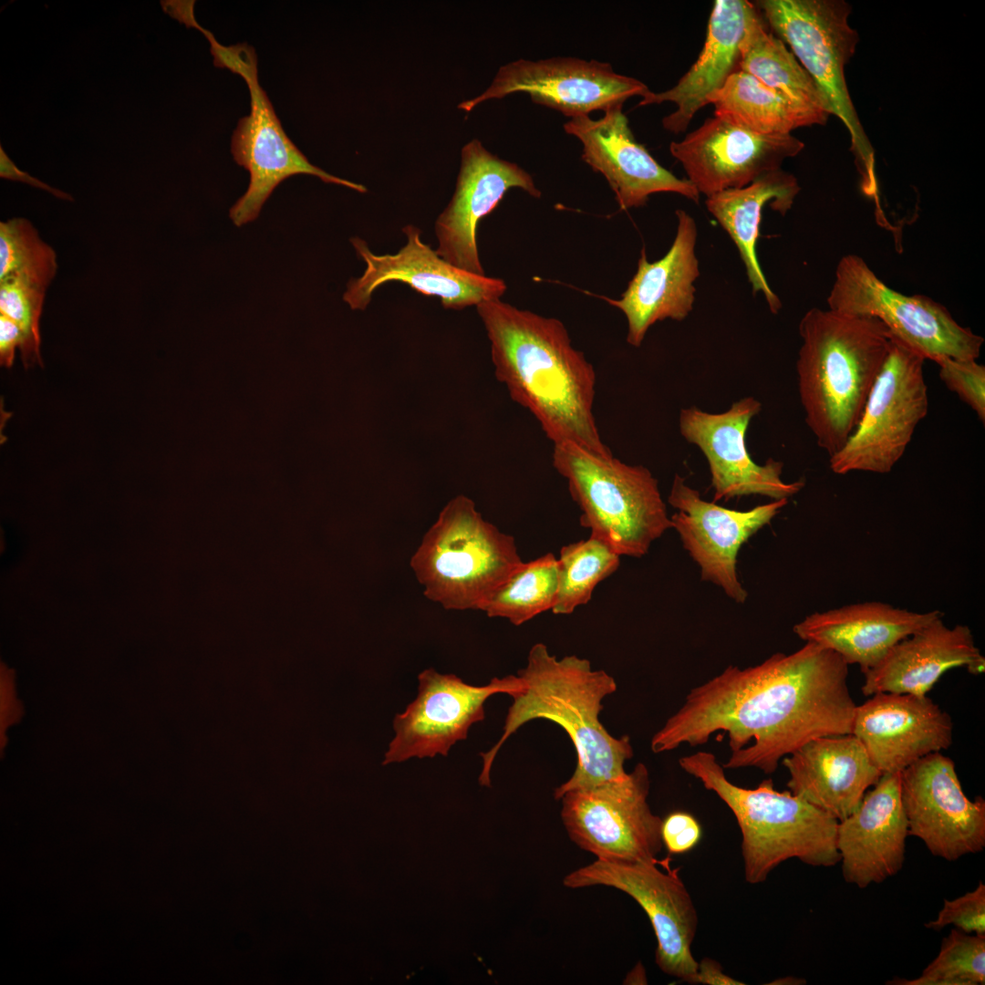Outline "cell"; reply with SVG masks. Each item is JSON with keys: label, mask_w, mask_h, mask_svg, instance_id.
<instances>
[{"label": "cell", "mask_w": 985, "mask_h": 985, "mask_svg": "<svg viewBox=\"0 0 985 985\" xmlns=\"http://www.w3.org/2000/svg\"><path fill=\"white\" fill-rule=\"evenodd\" d=\"M848 666L814 642L745 669L730 665L690 690L653 735L650 748L661 753L694 747L723 731L731 748L724 769L772 773L806 742L852 733L856 704L847 685Z\"/></svg>", "instance_id": "1"}, {"label": "cell", "mask_w": 985, "mask_h": 985, "mask_svg": "<svg viewBox=\"0 0 985 985\" xmlns=\"http://www.w3.org/2000/svg\"><path fill=\"white\" fill-rule=\"evenodd\" d=\"M496 378L528 410L545 436L597 456L613 455L594 416L596 372L572 345L564 323L501 299L479 304Z\"/></svg>", "instance_id": "2"}, {"label": "cell", "mask_w": 985, "mask_h": 985, "mask_svg": "<svg viewBox=\"0 0 985 985\" xmlns=\"http://www.w3.org/2000/svg\"><path fill=\"white\" fill-rule=\"evenodd\" d=\"M517 676L521 689L513 693L499 741L481 753L482 786H491L490 772L493 761L506 740L525 723L544 719L568 734L576 753V766L572 776L554 793L556 800L568 791L597 786L624 778L627 760L633 757L628 736H612L599 721L602 700L617 690L612 676L602 669H593L586 658L575 655L557 658L544 643L531 648L526 667Z\"/></svg>", "instance_id": "3"}, {"label": "cell", "mask_w": 985, "mask_h": 985, "mask_svg": "<svg viewBox=\"0 0 985 985\" xmlns=\"http://www.w3.org/2000/svg\"><path fill=\"white\" fill-rule=\"evenodd\" d=\"M798 329L800 401L817 445L830 457L855 430L891 335L875 317L817 307L804 315Z\"/></svg>", "instance_id": "4"}, {"label": "cell", "mask_w": 985, "mask_h": 985, "mask_svg": "<svg viewBox=\"0 0 985 985\" xmlns=\"http://www.w3.org/2000/svg\"><path fill=\"white\" fill-rule=\"evenodd\" d=\"M679 763L734 814L741 833L746 882L762 883L775 867L792 858L812 866L830 867L839 863L838 821L827 813L790 791L775 790L771 779L753 789L734 784L710 752L683 756Z\"/></svg>", "instance_id": "5"}, {"label": "cell", "mask_w": 985, "mask_h": 985, "mask_svg": "<svg viewBox=\"0 0 985 985\" xmlns=\"http://www.w3.org/2000/svg\"><path fill=\"white\" fill-rule=\"evenodd\" d=\"M552 461L581 511L580 524L618 555L641 557L671 529L658 482L645 466L571 442L555 444Z\"/></svg>", "instance_id": "6"}, {"label": "cell", "mask_w": 985, "mask_h": 985, "mask_svg": "<svg viewBox=\"0 0 985 985\" xmlns=\"http://www.w3.org/2000/svg\"><path fill=\"white\" fill-rule=\"evenodd\" d=\"M523 562L514 538L457 495L425 533L410 567L429 600L448 610H479Z\"/></svg>", "instance_id": "7"}, {"label": "cell", "mask_w": 985, "mask_h": 985, "mask_svg": "<svg viewBox=\"0 0 985 985\" xmlns=\"http://www.w3.org/2000/svg\"><path fill=\"white\" fill-rule=\"evenodd\" d=\"M753 5L808 73L829 115H835L845 124L862 177V190L876 200L874 150L845 77V67L858 43V34L848 23L850 5L843 0H759Z\"/></svg>", "instance_id": "8"}, {"label": "cell", "mask_w": 985, "mask_h": 985, "mask_svg": "<svg viewBox=\"0 0 985 985\" xmlns=\"http://www.w3.org/2000/svg\"><path fill=\"white\" fill-rule=\"evenodd\" d=\"M195 29L208 40L213 65L239 75L249 89L250 112L239 119L231 140L234 161L250 174L247 191L230 209V218L236 226L254 221L278 184L296 174L314 175L327 183L342 185L360 193L367 192L362 184L313 165L289 139L259 83L257 57L253 47L246 43L223 46L200 24Z\"/></svg>", "instance_id": "9"}, {"label": "cell", "mask_w": 985, "mask_h": 985, "mask_svg": "<svg viewBox=\"0 0 985 985\" xmlns=\"http://www.w3.org/2000/svg\"><path fill=\"white\" fill-rule=\"evenodd\" d=\"M925 360L891 336L887 357L855 430L844 446L830 456L833 472H891L928 411Z\"/></svg>", "instance_id": "10"}, {"label": "cell", "mask_w": 985, "mask_h": 985, "mask_svg": "<svg viewBox=\"0 0 985 985\" xmlns=\"http://www.w3.org/2000/svg\"><path fill=\"white\" fill-rule=\"evenodd\" d=\"M827 303L835 311L880 320L892 337L934 362L943 358L977 360L984 343L939 303L888 287L856 254L839 261Z\"/></svg>", "instance_id": "11"}, {"label": "cell", "mask_w": 985, "mask_h": 985, "mask_svg": "<svg viewBox=\"0 0 985 985\" xmlns=\"http://www.w3.org/2000/svg\"><path fill=\"white\" fill-rule=\"evenodd\" d=\"M669 856L657 861L596 859L565 876L569 888L605 886L631 897L645 911L656 938V963L665 974L696 984L698 961L691 945L698 914L679 867Z\"/></svg>", "instance_id": "12"}, {"label": "cell", "mask_w": 985, "mask_h": 985, "mask_svg": "<svg viewBox=\"0 0 985 985\" xmlns=\"http://www.w3.org/2000/svg\"><path fill=\"white\" fill-rule=\"evenodd\" d=\"M649 773L638 762L621 779L566 792L561 818L569 838L606 861H657L662 819L648 804Z\"/></svg>", "instance_id": "13"}, {"label": "cell", "mask_w": 985, "mask_h": 985, "mask_svg": "<svg viewBox=\"0 0 985 985\" xmlns=\"http://www.w3.org/2000/svg\"><path fill=\"white\" fill-rule=\"evenodd\" d=\"M419 693L393 720L395 736L383 765L411 758L446 756L465 740L471 726L485 718L484 704L493 695L511 696L522 687L518 676L493 678L483 686L464 682L454 674L427 669L418 676Z\"/></svg>", "instance_id": "14"}, {"label": "cell", "mask_w": 985, "mask_h": 985, "mask_svg": "<svg viewBox=\"0 0 985 985\" xmlns=\"http://www.w3.org/2000/svg\"><path fill=\"white\" fill-rule=\"evenodd\" d=\"M900 795L908 835L948 861L985 847V800L964 793L949 757L936 752L900 772Z\"/></svg>", "instance_id": "15"}, {"label": "cell", "mask_w": 985, "mask_h": 985, "mask_svg": "<svg viewBox=\"0 0 985 985\" xmlns=\"http://www.w3.org/2000/svg\"><path fill=\"white\" fill-rule=\"evenodd\" d=\"M648 91L645 83L615 72L607 62L575 57L519 59L502 67L482 94L458 108L469 112L485 100L524 92L534 103L573 118L623 107L629 98H643Z\"/></svg>", "instance_id": "16"}, {"label": "cell", "mask_w": 985, "mask_h": 985, "mask_svg": "<svg viewBox=\"0 0 985 985\" xmlns=\"http://www.w3.org/2000/svg\"><path fill=\"white\" fill-rule=\"evenodd\" d=\"M761 410V402L751 396L734 401L721 413L694 406L680 410L679 432L708 461L713 502L748 495L788 500L804 487V480L786 482L782 479V461L770 458L758 464L751 457L746 433L752 419Z\"/></svg>", "instance_id": "17"}, {"label": "cell", "mask_w": 985, "mask_h": 985, "mask_svg": "<svg viewBox=\"0 0 985 985\" xmlns=\"http://www.w3.org/2000/svg\"><path fill=\"white\" fill-rule=\"evenodd\" d=\"M402 232L407 242L393 254H376L361 238L350 239L366 264L363 275L352 278L343 294V300L351 309L365 310L375 290L394 281L424 296L439 297L445 308L456 310L501 299L505 293L507 286L503 279L472 274L442 259L421 240L418 227L408 224Z\"/></svg>", "instance_id": "18"}, {"label": "cell", "mask_w": 985, "mask_h": 985, "mask_svg": "<svg viewBox=\"0 0 985 985\" xmlns=\"http://www.w3.org/2000/svg\"><path fill=\"white\" fill-rule=\"evenodd\" d=\"M668 502L677 510L670 516L671 528L699 565L701 579L721 587L736 603L743 604L748 593L737 573L741 546L769 524L788 500H773L746 511L728 509L705 501L682 476L675 474Z\"/></svg>", "instance_id": "19"}, {"label": "cell", "mask_w": 985, "mask_h": 985, "mask_svg": "<svg viewBox=\"0 0 985 985\" xmlns=\"http://www.w3.org/2000/svg\"><path fill=\"white\" fill-rule=\"evenodd\" d=\"M804 144L792 134H758L721 118L707 119L681 140L669 144L687 180L700 194L747 186L763 174L781 169Z\"/></svg>", "instance_id": "20"}, {"label": "cell", "mask_w": 985, "mask_h": 985, "mask_svg": "<svg viewBox=\"0 0 985 985\" xmlns=\"http://www.w3.org/2000/svg\"><path fill=\"white\" fill-rule=\"evenodd\" d=\"M541 197L531 174L519 165L488 151L478 140L461 150V163L451 201L435 222L437 254L457 268L485 275L478 254L476 232L509 189Z\"/></svg>", "instance_id": "21"}, {"label": "cell", "mask_w": 985, "mask_h": 985, "mask_svg": "<svg viewBox=\"0 0 985 985\" xmlns=\"http://www.w3.org/2000/svg\"><path fill=\"white\" fill-rule=\"evenodd\" d=\"M622 108L610 109L598 119L583 115L564 124L565 131L580 140L582 160L608 182L620 210L641 207L658 192L676 193L698 203L700 194L691 182L661 166L636 140Z\"/></svg>", "instance_id": "22"}, {"label": "cell", "mask_w": 985, "mask_h": 985, "mask_svg": "<svg viewBox=\"0 0 985 985\" xmlns=\"http://www.w3.org/2000/svg\"><path fill=\"white\" fill-rule=\"evenodd\" d=\"M852 733L882 774L895 773L949 749L953 722L927 695L878 692L856 705Z\"/></svg>", "instance_id": "23"}, {"label": "cell", "mask_w": 985, "mask_h": 985, "mask_svg": "<svg viewBox=\"0 0 985 985\" xmlns=\"http://www.w3.org/2000/svg\"><path fill=\"white\" fill-rule=\"evenodd\" d=\"M677 232L666 254L648 262L642 248L638 269L618 299L603 297L621 310L627 322V342L638 347L648 330L666 319L684 320L692 311L700 276L697 224L686 211H676Z\"/></svg>", "instance_id": "24"}, {"label": "cell", "mask_w": 985, "mask_h": 985, "mask_svg": "<svg viewBox=\"0 0 985 985\" xmlns=\"http://www.w3.org/2000/svg\"><path fill=\"white\" fill-rule=\"evenodd\" d=\"M907 836L900 772L883 773L857 808L838 822L836 848L845 881L866 888L897 874Z\"/></svg>", "instance_id": "25"}, {"label": "cell", "mask_w": 985, "mask_h": 985, "mask_svg": "<svg viewBox=\"0 0 985 985\" xmlns=\"http://www.w3.org/2000/svg\"><path fill=\"white\" fill-rule=\"evenodd\" d=\"M789 791L838 822L859 805L881 772L853 733L814 739L782 760Z\"/></svg>", "instance_id": "26"}, {"label": "cell", "mask_w": 985, "mask_h": 985, "mask_svg": "<svg viewBox=\"0 0 985 985\" xmlns=\"http://www.w3.org/2000/svg\"><path fill=\"white\" fill-rule=\"evenodd\" d=\"M955 668L980 675L985 658L968 626L949 627L939 617L897 642L876 667L864 672L861 690L865 696L878 692L923 696Z\"/></svg>", "instance_id": "27"}, {"label": "cell", "mask_w": 985, "mask_h": 985, "mask_svg": "<svg viewBox=\"0 0 985 985\" xmlns=\"http://www.w3.org/2000/svg\"><path fill=\"white\" fill-rule=\"evenodd\" d=\"M939 610L914 612L873 601L806 616L793 627L798 638L837 653L862 673L876 667L900 640L931 621Z\"/></svg>", "instance_id": "28"}, {"label": "cell", "mask_w": 985, "mask_h": 985, "mask_svg": "<svg viewBox=\"0 0 985 985\" xmlns=\"http://www.w3.org/2000/svg\"><path fill=\"white\" fill-rule=\"evenodd\" d=\"M753 7L746 0H716L697 60L675 86L660 92L649 90L638 106L674 103L676 109L662 119V126L675 134L684 132L698 111L739 70L740 43Z\"/></svg>", "instance_id": "29"}, {"label": "cell", "mask_w": 985, "mask_h": 985, "mask_svg": "<svg viewBox=\"0 0 985 985\" xmlns=\"http://www.w3.org/2000/svg\"><path fill=\"white\" fill-rule=\"evenodd\" d=\"M800 192L797 179L781 169L767 172L752 183L706 197L708 212L736 245L754 294L763 295L770 311L777 314L782 303L770 287L756 254L763 208L782 215L792 208Z\"/></svg>", "instance_id": "30"}, {"label": "cell", "mask_w": 985, "mask_h": 985, "mask_svg": "<svg viewBox=\"0 0 985 985\" xmlns=\"http://www.w3.org/2000/svg\"><path fill=\"white\" fill-rule=\"evenodd\" d=\"M710 104L714 106V117L764 135L791 134L801 127L824 124L828 119L741 70L730 76Z\"/></svg>", "instance_id": "31"}, {"label": "cell", "mask_w": 985, "mask_h": 985, "mask_svg": "<svg viewBox=\"0 0 985 985\" xmlns=\"http://www.w3.org/2000/svg\"><path fill=\"white\" fill-rule=\"evenodd\" d=\"M739 70L752 75L796 104L829 116L808 73L785 44L766 30L755 5L740 43Z\"/></svg>", "instance_id": "32"}, {"label": "cell", "mask_w": 985, "mask_h": 985, "mask_svg": "<svg viewBox=\"0 0 985 985\" xmlns=\"http://www.w3.org/2000/svg\"><path fill=\"white\" fill-rule=\"evenodd\" d=\"M558 590V561L552 553L519 565L482 603L490 617L520 626L552 610Z\"/></svg>", "instance_id": "33"}, {"label": "cell", "mask_w": 985, "mask_h": 985, "mask_svg": "<svg viewBox=\"0 0 985 985\" xmlns=\"http://www.w3.org/2000/svg\"><path fill=\"white\" fill-rule=\"evenodd\" d=\"M557 561L558 590L551 611L555 615H569L587 604L596 586L617 570L620 555L605 542L590 535L562 546Z\"/></svg>", "instance_id": "34"}, {"label": "cell", "mask_w": 985, "mask_h": 985, "mask_svg": "<svg viewBox=\"0 0 985 985\" xmlns=\"http://www.w3.org/2000/svg\"><path fill=\"white\" fill-rule=\"evenodd\" d=\"M57 255L26 219L0 223V280L17 277L47 288L57 273Z\"/></svg>", "instance_id": "35"}, {"label": "cell", "mask_w": 985, "mask_h": 985, "mask_svg": "<svg viewBox=\"0 0 985 985\" xmlns=\"http://www.w3.org/2000/svg\"><path fill=\"white\" fill-rule=\"evenodd\" d=\"M985 983V935L953 928L943 938L938 956L916 979L894 980L895 985H981Z\"/></svg>", "instance_id": "36"}, {"label": "cell", "mask_w": 985, "mask_h": 985, "mask_svg": "<svg viewBox=\"0 0 985 985\" xmlns=\"http://www.w3.org/2000/svg\"><path fill=\"white\" fill-rule=\"evenodd\" d=\"M47 288L17 277L0 280V313L20 327L23 342L19 348L26 368L42 365L39 321Z\"/></svg>", "instance_id": "37"}, {"label": "cell", "mask_w": 985, "mask_h": 985, "mask_svg": "<svg viewBox=\"0 0 985 985\" xmlns=\"http://www.w3.org/2000/svg\"><path fill=\"white\" fill-rule=\"evenodd\" d=\"M946 387L985 422V367L974 359L943 358L936 361Z\"/></svg>", "instance_id": "38"}, {"label": "cell", "mask_w": 985, "mask_h": 985, "mask_svg": "<svg viewBox=\"0 0 985 985\" xmlns=\"http://www.w3.org/2000/svg\"><path fill=\"white\" fill-rule=\"evenodd\" d=\"M952 925L968 934L985 935V885L955 899H945L938 917L926 924L934 930Z\"/></svg>", "instance_id": "39"}, {"label": "cell", "mask_w": 985, "mask_h": 985, "mask_svg": "<svg viewBox=\"0 0 985 985\" xmlns=\"http://www.w3.org/2000/svg\"><path fill=\"white\" fill-rule=\"evenodd\" d=\"M661 840L670 855L692 850L702 836L698 820L689 813L673 812L662 819Z\"/></svg>", "instance_id": "40"}, {"label": "cell", "mask_w": 985, "mask_h": 985, "mask_svg": "<svg viewBox=\"0 0 985 985\" xmlns=\"http://www.w3.org/2000/svg\"><path fill=\"white\" fill-rule=\"evenodd\" d=\"M0 177L5 180L25 182L35 188L45 190L50 192L52 195L62 200L70 202L73 201V198L69 193L51 187L50 185L43 182L42 181L31 176L28 172L18 169V167L5 153L2 145L0 146Z\"/></svg>", "instance_id": "41"}, {"label": "cell", "mask_w": 985, "mask_h": 985, "mask_svg": "<svg viewBox=\"0 0 985 985\" xmlns=\"http://www.w3.org/2000/svg\"><path fill=\"white\" fill-rule=\"evenodd\" d=\"M23 334L19 326L7 316L0 313V364L10 368L13 365L16 347L20 348Z\"/></svg>", "instance_id": "42"}, {"label": "cell", "mask_w": 985, "mask_h": 985, "mask_svg": "<svg viewBox=\"0 0 985 985\" xmlns=\"http://www.w3.org/2000/svg\"><path fill=\"white\" fill-rule=\"evenodd\" d=\"M696 984L743 985L745 983L725 974L718 961L704 958L698 962Z\"/></svg>", "instance_id": "43"}, {"label": "cell", "mask_w": 985, "mask_h": 985, "mask_svg": "<svg viewBox=\"0 0 985 985\" xmlns=\"http://www.w3.org/2000/svg\"><path fill=\"white\" fill-rule=\"evenodd\" d=\"M194 4L192 0H168L161 1V5L165 13L178 20L187 27L195 20Z\"/></svg>", "instance_id": "44"}]
</instances>
